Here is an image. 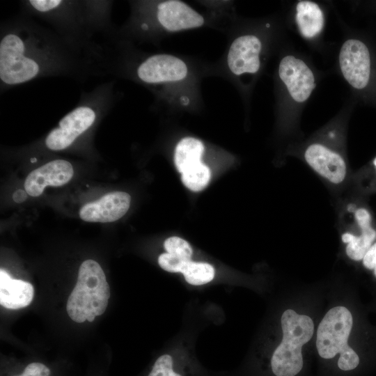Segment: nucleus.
<instances>
[{"instance_id":"obj_1","label":"nucleus","mask_w":376,"mask_h":376,"mask_svg":"<svg viewBox=\"0 0 376 376\" xmlns=\"http://www.w3.org/2000/svg\"><path fill=\"white\" fill-rule=\"evenodd\" d=\"M107 56V47L79 45L21 13L1 23V92L44 77L104 76Z\"/></svg>"},{"instance_id":"obj_2","label":"nucleus","mask_w":376,"mask_h":376,"mask_svg":"<svg viewBox=\"0 0 376 376\" xmlns=\"http://www.w3.org/2000/svg\"><path fill=\"white\" fill-rule=\"evenodd\" d=\"M113 1L24 0L22 13L46 22L61 36L79 45H100L93 40L96 34L109 38L113 29L111 13Z\"/></svg>"},{"instance_id":"obj_3","label":"nucleus","mask_w":376,"mask_h":376,"mask_svg":"<svg viewBox=\"0 0 376 376\" xmlns=\"http://www.w3.org/2000/svg\"><path fill=\"white\" fill-rule=\"evenodd\" d=\"M113 81H107L90 91H83L76 106L45 137L46 148L64 150L87 135L113 107L116 99Z\"/></svg>"},{"instance_id":"obj_4","label":"nucleus","mask_w":376,"mask_h":376,"mask_svg":"<svg viewBox=\"0 0 376 376\" xmlns=\"http://www.w3.org/2000/svg\"><path fill=\"white\" fill-rule=\"evenodd\" d=\"M352 326L350 311L341 305L331 308L319 323L315 346L325 376H352L359 369L360 357L348 343Z\"/></svg>"},{"instance_id":"obj_5","label":"nucleus","mask_w":376,"mask_h":376,"mask_svg":"<svg viewBox=\"0 0 376 376\" xmlns=\"http://www.w3.org/2000/svg\"><path fill=\"white\" fill-rule=\"evenodd\" d=\"M282 338L271 355L270 376H304L306 361L303 347L313 337L315 324L312 318L288 308L281 317Z\"/></svg>"},{"instance_id":"obj_6","label":"nucleus","mask_w":376,"mask_h":376,"mask_svg":"<svg viewBox=\"0 0 376 376\" xmlns=\"http://www.w3.org/2000/svg\"><path fill=\"white\" fill-rule=\"evenodd\" d=\"M109 297V285L102 267L96 261L86 260L79 267L76 285L67 301V313L75 322H84L88 315L103 314Z\"/></svg>"},{"instance_id":"obj_7","label":"nucleus","mask_w":376,"mask_h":376,"mask_svg":"<svg viewBox=\"0 0 376 376\" xmlns=\"http://www.w3.org/2000/svg\"><path fill=\"white\" fill-rule=\"evenodd\" d=\"M155 21L159 26L169 31H178L201 26L204 18L183 1H164L153 6L141 3L136 6L132 21Z\"/></svg>"},{"instance_id":"obj_8","label":"nucleus","mask_w":376,"mask_h":376,"mask_svg":"<svg viewBox=\"0 0 376 376\" xmlns=\"http://www.w3.org/2000/svg\"><path fill=\"white\" fill-rule=\"evenodd\" d=\"M339 63L347 82L357 90L369 87L373 79V56L367 44L359 39L346 40L340 51Z\"/></svg>"},{"instance_id":"obj_9","label":"nucleus","mask_w":376,"mask_h":376,"mask_svg":"<svg viewBox=\"0 0 376 376\" xmlns=\"http://www.w3.org/2000/svg\"><path fill=\"white\" fill-rule=\"evenodd\" d=\"M134 76L142 83L158 84L185 79L187 67L180 58L170 54H157L148 56L135 63Z\"/></svg>"},{"instance_id":"obj_10","label":"nucleus","mask_w":376,"mask_h":376,"mask_svg":"<svg viewBox=\"0 0 376 376\" xmlns=\"http://www.w3.org/2000/svg\"><path fill=\"white\" fill-rule=\"evenodd\" d=\"M304 159L316 173L331 184H341L346 178L347 169L344 158L323 144H311L304 152Z\"/></svg>"},{"instance_id":"obj_11","label":"nucleus","mask_w":376,"mask_h":376,"mask_svg":"<svg viewBox=\"0 0 376 376\" xmlns=\"http://www.w3.org/2000/svg\"><path fill=\"white\" fill-rule=\"evenodd\" d=\"M279 73L291 97L297 102L306 101L315 86L311 69L303 61L293 56L282 58Z\"/></svg>"},{"instance_id":"obj_12","label":"nucleus","mask_w":376,"mask_h":376,"mask_svg":"<svg viewBox=\"0 0 376 376\" xmlns=\"http://www.w3.org/2000/svg\"><path fill=\"white\" fill-rule=\"evenodd\" d=\"M73 174L70 162L65 159H53L29 174L24 182L25 190L31 196H38L47 186L58 187L68 183Z\"/></svg>"},{"instance_id":"obj_13","label":"nucleus","mask_w":376,"mask_h":376,"mask_svg":"<svg viewBox=\"0 0 376 376\" xmlns=\"http://www.w3.org/2000/svg\"><path fill=\"white\" fill-rule=\"evenodd\" d=\"M130 196L123 191L110 192L99 200L85 204L79 217L88 222H112L120 219L130 205Z\"/></svg>"},{"instance_id":"obj_14","label":"nucleus","mask_w":376,"mask_h":376,"mask_svg":"<svg viewBox=\"0 0 376 376\" xmlns=\"http://www.w3.org/2000/svg\"><path fill=\"white\" fill-rule=\"evenodd\" d=\"M260 40L255 36L237 38L231 44L227 57L230 71L236 75L255 73L260 68Z\"/></svg>"},{"instance_id":"obj_15","label":"nucleus","mask_w":376,"mask_h":376,"mask_svg":"<svg viewBox=\"0 0 376 376\" xmlns=\"http://www.w3.org/2000/svg\"><path fill=\"white\" fill-rule=\"evenodd\" d=\"M354 219L360 233L354 235L344 232L341 240L345 244V253L354 261L362 260L367 251L376 240V229L373 226V218L369 210L365 207L357 208Z\"/></svg>"},{"instance_id":"obj_16","label":"nucleus","mask_w":376,"mask_h":376,"mask_svg":"<svg viewBox=\"0 0 376 376\" xmlns=\"http://www.w3.org/2000/svg\"><path fill=\"white\" fill-rule=\"evenodd\" d=\"M34 295L33 285L29 282L13 279L3 269L0 270V304L9 309L26 307Z\"/></svg>"},{"instance_id":"obj_17","label":"nucleus","mask_w":376,"mask_h":376,"mask_svg":"<svg viewBox=\"0 0 376 376\" xmlns=\"http://www.w3.org/2000/svg\"><path fill=\"white\" fill-rule=\"evenodd\" d=\"M296 10V22L304 37L313 38L322 31L324 26V16L317 3L309 1H301L297 3Z\"/></svg>"},{"instance_id":"obj_18","label":"nucleus","mask_w":376,"mask_h":376,"mask_svg":"<svg viewBox=\"0 0 376 376\" xmlns=\"http://www.w3.org/2000/svg\"><path fill=\"white\" fill-rule=\"evenodd\" d=\"M204 152L203 143L193 137H185L177 144L174 162L178 171L182 173L188 167L201 162Z\"/></svg>"},{"instance_id":"obj_19","label":"nucleus","mask_w":376,"mask_h":376,"mask_svg":"<svg viewBox=\"0 0 376 376\" xmlns=\"http://www.w3.org/2000/svg\"><path fill=\"white\" fill-rule=\"evenodd\" d=\"M181 173L182 183L194 191H199L205 188L211 175L210 169L201 162L188 167Z\"/></svg>"},{"instance_id":"obj_20","label":"nucleus","mask_w":376,"mask_h":376,"mask_svg":"<svg viewBox=\"0 0 376 376\" xmlns=\"http://www.w3.org/2000/svg\"><path fill=\"white\" fill-rule=\"evenodd\" d=\"M186 281L194 285H201L211 281L214 276V267L206 263L189 261L182 272Z\"/></svg>"},{"instance_id":"obj_21","label":"nucleus","mask_w":376,"mask_h":376,"mask_svg":"<svg viewBox=\"0 0 376 376\" xmlns=\"http://www.w3.org/2000/svg\"><path fill=\"white\" fill-rule=\"evenodd\" d=\"M164 246L167 253L186 261L191 260L192 249L185 240L178 237H171L165 240Z\"/></svg>"},{"instance_id":"obj_22","label":"nucleus","mask_w":376,"mask_h":376,"mask_svg":"<svg viewBox=\"0 0 376 376\" xmlns=\"http://www.w3.org/2000/svg\"><path fill=\"white\" fill-rule=\"evenodd\" d=\"M188 262L189 261L182 260L169 253H162L158 258L159 266L165 271L169 272L182 273L185 266Z\"/></svg>"},{"instance_id":"obj_23","label":"nucleus","mask_w":376,"mask_h":376,"mask_svg":"<svg viewBox=\"0 0 376 376\" xmlns=\"http://www.w3.org/2000/svg\"><path fill=\"white\" fill-rule=\"evenodd\" d=\"M50 369L40 362H32L28 364L22 374L15 376H49Z\"/></svg>"},{"instance_id":"obj_24","label":"nucleus","mask_w":376,"mask_h":376,"mask_svg":"<svg viewBox=\"0 0 376 376\" xmlns=\"http://www.w3.org/2000/svg\"><path fill=\"white\" fill-rule=\"evenodd\" d=\"M364 267L373 270L376 266V242L369 248L362 259Z\"/></svg>"},{"instance_id":"obj_25","label":"nucleus","mask_w":376,"mask_h":376,"mask_svg":"<svg viewBox=\"0 0 376 376\" xmlns=\"http://www.w3.org/2000/svg\"><path fill=\"white\" fill-rule=\"evenodd\" d=\"M13 198L15 202L20 203L26 198V191L22 189H17L14 192Z\"/></svg>"},{"instance_id":"obj_26","label":"nucleus","mask_w":376,"mask_h":376,"mask_svg":"<svg viewBox=\"0 0 376 376\" xmlns=\"http://www.w3.org/2000/svg\"><path fill=\"white\" fill-rule=\"evenodd\" d=\"M373 164L374 167L376 169V156H375V157L373 159Z\"/></svg>"},{"instance_id":"obj_27","label":"nucleus","mask_w":376,"mask_h":376,"mask_svg":"<svg viewBox=\"0 0 376 376\" xmlns=\"http://www.w3.org/2000/svg\"><path fill=\"white\" fill-rule=\"evenodd\" d=\"M373 270L374 275L376 277V266L374 267Z\"/></svg>"}]
</instances>
